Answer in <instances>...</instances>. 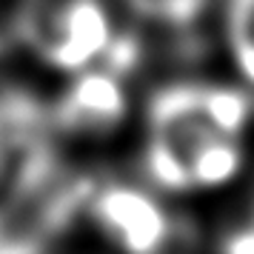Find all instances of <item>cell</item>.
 Masks as SVG:
<instances>
[{
	"label": "cell",
	"mask_w": 254,
	"mask_h": 254,
	"mask_svg": "<svg viewBox=\"0 0 254 254\" xmlns=\"http://www.w3.org/2000/svg\"><path fill=\"white\" fill-rule=\"evenodd\" d=\"M252 97L226 83L177 80L151 92L146 106L143 169L163 191L220 189L243 169V134Z\"/></svg>",
	"instance_id": "cell-1"
},
{
	"label": "cell",
	"mask_w": 254,
	"mask_h": 254,
	"mask_svg": "<svg viewBox=\"0 0 254 254\" xmlns=\"http://www.w3.org/2000/svg\"><path fill=\"white\" fill-rule=\"evenodd\" d=\"M29 46L49 69L74 74L97 63L131 69L137 49L117 32L103 0H32L23 26Z\"/></svg>",
	"instance_id": "cell-2"
},
{
	"label": "cell",
	"mask_w": 254,
	"mask_h": 254,
	"mask_svg": "<svg viewBox=\"0 0 254 254\" xmlns=\"http://www.w3.org/2000/svg\"><path fill=\"white\" fill-rule=\"evenodd\" d=\"M49 131V115L32 97H0V220L60 169Z\"/></svg>",
	"instance_id": "cell-3"
},
{
	"label": "cell",
	"mask_w": 254,
	"mask_h": 254,
	"mask_svg": "<svg viewBox=\"0 0 254 254\" xmlns=\"http://www.w3.org/2000/svg\"><path fill=\"white\" fill-rule=\"evenodd\" d=\"M83 211L123 254H163L174 240L172 214L149 189L134 183L94 180Z\"/></svg>",
	"instance_id": "cell-4"
},
{
	"label": "cell",
	"mask_w": 254,
	"mask_h": 254,
	"mask_svg": "<svg viewBox=\"0 0 254 254\" xmlns=\"http://www.w3.org/2000/svg\"><path fill=\"white\" fill-rule=\"evenodd\" d=\"M126 74L112 63H97L69 74L71 80L49 112V126L71 137L112 134L128 112Z\"/></svg>",
	"instance_id": "cell-5"
},
{
	"label": "cell",
	"mask_w": 254,
	"mask_h": 254,
	"mask_svg": "<svg viewBox=\"0 0 254 254\" xmlns=\"http://www.w3.org/2000/svg\"><path fill=\"white\" fill-rule=\"evenodd\" d=\"M223 37L237 74L254 89V0H226Z\"/></svg>",
	"instance_id": "cell-6"
},
{
	"label": "cell",
	"mask_w": 254,
	"mask_h": 254,
	"mask_svg": "<svg viewBox=\"0 0 254 254\" xmlns=\"http://www.w3.org/2000/svg\"><path fill=\"white\" fill-rule=\"evenodd\" d=\"M214 0H126L134 17L166 32H191L200 26Z\"/></svg>",
	"instance_id": "cell-7"
},
{
	"label": "cell",
	"mask_w": 254,
	"mask_h": 254,
	"mask_svg": "<svg viewBox=\"0 0 254 254\" xmlns=\"http://www.w3.org/2000/svg\"><path fill=\"white\" fill-rule=\"evenodd\" d=\"M220 254H254V226L231 231L220 246Z\"/></svg>",
	"instance_id": "cell-8"
}]
</instances>
